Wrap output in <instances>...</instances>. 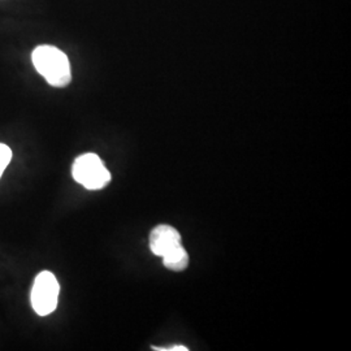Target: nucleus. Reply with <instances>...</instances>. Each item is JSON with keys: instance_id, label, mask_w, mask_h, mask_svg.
Segmentation results:
<instances>
[{"instance_id": "obj_1", "label": "nucleus", "mask_w": 351, "mask_h": 351, "mask_svg": "<svg viewBox=\"0 0 351 351\" xmlns=\"http://www.w3.org/2000/svg\"><path fill=\"white\" fill-rule=\"evenodd\" d=\"M150 249L156 256L163 258L165 268L173 272H181L188 268V252L181 243L180 232L173 226H155L150 234Z\"/></svg>"}, {"instance_id": "obj_2", "label": "nucleus", "mask_w": 351, "mask_h": 351, "mask_svg": "<svg viewBox=\"0 0 351 351\" xmlns=\"http://www.w3.org/2000/svg\"><path fill=\"white\" fill-rule=\"evenodd\" d=\"M32 60L38 73L42 75L51 86L65 88L71 82V64L68 56L63 51L53 46L43 45L33 51Z\"/></svg>"}, {"instance_id": "obj_3", "label": "nucleus", "mask_w": 351, "mask_h": 351, "mask_svg": "<svg viewBox=\"0 0 351 351\" xmlns=\"http://www.w3.org/2000/svg\"><path fill=\"white\" fill-rule=\"evenodd\" d=\"M72 176L80 185L88 190H101L111 182V173L97 154L78 156L72 167Z\"/></svg>"}, {"instance_id": "obj_4", "label": "nucleus", "mask_w": 351, "mask_h": 351, "mask_svg": "<svg viewBox=\"0 0 351 351\" xmlns=\"http://www.w3.org/2000/svg\"><path fill=\"white\" fill-rule=\"evenodd\" d=\"M60 285L58 278L50 271H43L38 274L34 280L32 293H30V302L33 310L39 316H47L52 314L59 301Z\"/></svg>"}, {"instance_id": "obj_5", "label": "nucleus", "mask_w": 351, "mask_h": 351, "mask_svg": "<svg viewBox=\"0 0 351 351\" xmlns=\"http://www.w3.org/2000/svg\"><path fill=\"white\" fill-rule=\"evenodd\" d=\"M12 160V150L4 145L0 143V177L4 173L5 168L8 167V164L11 163Z\"/></svg>"}, {"instance_id": "obj_6", "label": "nucleus", "mask_w": 351, "mask_h": 351, "mask_svg": "<svg viewBox=\"0 0 351 351\" xmlns=\"http://www.w3.org/2000/svg\"><path fill=\"white\" fill-rule=\"evenodd\" d=\"M154 350L158 351H188V348H184V346H181V345H176L175 348H167V349H163V348H152Z\"/></svg>"}]
</instances>
